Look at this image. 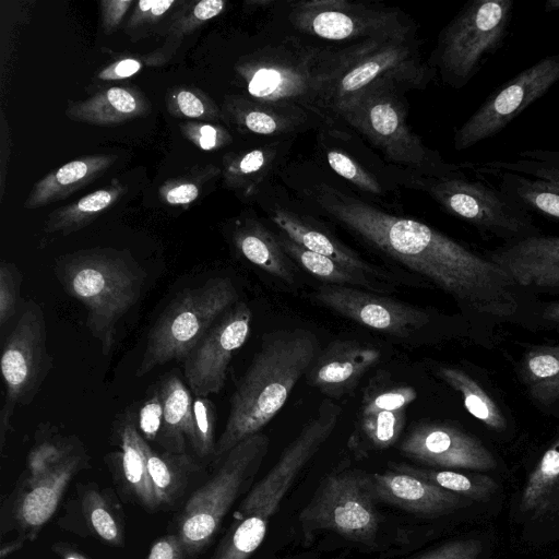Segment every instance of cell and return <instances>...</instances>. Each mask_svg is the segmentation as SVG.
Wrapping results in <instances>:
<instances>
[{
    "label": "cell",
    "mask_w": 559,
    "mask_h": 559,
    "mask_svg": "<svg viewBox=\"0 0 559 559\" xmlns=\"http://www.w3.org/2000/svg\"><path fill=\"white\" fill-rule=\"evenodd\" d=\"M116 156L96 155L72 160L47 175L33 189L25 206L36 209L67 195L88 185L106 170Z\"/></svg>",
    "instance_id": "d4e9b609"
},
{
    "label": "cell",
    "mask_w": 559,
    "mask_h": 559,
    "mask_svg": "<svg viewBox=\"0 0 559 559\" xmlns=\"http://www.w3.org/2000/svg\"><path fill=\"white\" fill-rule=\"evenodd\" d=\"M438 374L462 395L464 406L471 415L493 430L506 427V419L492 399L465 371L449 366L438 368Z\"/></svg>",
    "instance_id": "d590c367"
},
{
    "label": "cell",
    "mask_w": 559,
    "mask_h": 559,
    "mask_svg": "<svg viewBox=\"0 0 559 559\" xmlns=\"http://www.w3.org/2000/svg\"><path fill=\"white\" fill-rule=\"evenodd\" d=\"M216 412L209 397L193 399L194 439L191 444L200 459H213L216 448L215 435Z\"/></svg>",
    "instance_id": "b9f144b4"
},
{
    "label": "cell",
    "mask_w": 559,
    "mask_h": 559,
    "mask_svg": "<svg viewBox=\"0 0 559 559\" xmlns=\"http://www.w3.org/2000/svg\"><path fill=\"white\" fill-rule=\"evenodd\" d=\"M558 484L559 438L544 453L537 466L531 473L521 496V510L526 512L540 508Z\"/></svg>",
    "instance_id": "ab89813d"
},
{
    "label": "cell",
    "mask_w": 559,
    "mask_h": 559,
    "mask_svg": "<svg viewBox=\"0 0 559 559\" xmlns=\"http://www.w3.org/2000/svg\"><path fill=\"white\" fill-rule=\"evenodd\" d=\"M369 483L376 500L415 514H447L463 504L462 496L394 469L370 474Z\"/></svg>",
    "instance_id": "44dd1931"
},
{
    "label": "cell",
    "mask_w": 559,
    "mask_h": 559,
    "mask_svg": "<svg viewBox=\"0 0 559 559\" xmlns=\"http://www.w3.org/2000/svg\"><path fill=\"white\" fill-rule=\"evenodd\" d=\"M324 51L271 48L246 70L248 93L257 100L316 112Z\"/></svg>",
    "instance_id": "5bb4252c"
},
{
    "label": "cell",
    "mask_w": 559,
    "mask_h": 559,
    "mask_svg": "<svg viewBox=\"0 0 559 559\" xmlns=\"http://www.w3.org/2000/svg\"><path fill=\"white\" fill-rule=\"evenodd\" d=\"M147 468L152 485L162 504L173 503L188 485L190 476L200 466L189 454L157 452L148 444L146 447Z\"/></svg>",
    "instance_id": "f1b7e54d"
},
{
    "label": "cell",
    "mask_w": 559,
    "mask_h": 559,
    "mask_svg": "<svg viewBox=\"0 0 559 559\" xmlns=\"http://www.w3.org/2000/svg\"><path fill=\"white\" fill-rule=\"evenodd\" d=\"M269 445V437L262 432L246 438L187 500L178 519L177 535L188 557L197 556L213 540L225 515L259 471Z\"/></svg>",
    "instance_id": "8992f818"
},
{
    "label": "cell",
    "mask_w": 559,
    "mask_h": 559,
    "mask_svg": "<svg viewBox=\"0 0 559 559\" xmlns=\"http://www.w3.org/2000/svg\"><path fill=\"white\" fill-rule=\"evenodd\" d=\"M22 273L7 262L0 265V326L3 329L16 312L20 301Z\"/></svg>",
    "instance_id": "bcb514c9"
},
{
    "label": "cell",
    "mask_w": 559,
    "mask_h": 559,
    "mask_svg": "<svg viewBox=\"0 0 559 559\" xmlns=\"http://www.w3.org/2000/svg\"><path fill=\"white\" fill-rule=\"evenodd\" d=\"M416 399L417 392L413 386L395 383L388 372L381 371L367 384L359 415L407 408Z\"/></svg>",
    "instance_id": "74e56055"
},
{
    "label": "cell",
    "mask_w": 559,
    "mask_h": 559,
    "mask_svg": "<svg viewBox=\"0 0 559 559\" xmlns=\"http://www.w3.org/2000/svg\"><path fill=\"white\" fill-rule=\"evenodd\" d=\"M485 171H493V175L499 178V189L525 211H534L546 217L559 219L558 186L511 171L491 169H485Z\"/></svg>",
    "instance_id": "4dcf8cb0"
},
{
    "label": "cell",
    "mask_w": 559,
    "mask_h": 559,
    "mask_svg": "<svg viewBox=\"0 0 559 559\" xmlns=\"http://www.w3.org/2000/svg\"><path fill=\"white\" fill-rule=\"evenodd\" d=\"M513 0L468 2L443 28L435 52L441 76L461 88L478 72L481 61L507 37Z\"/></svg>",
    "instance_id": "9c48e42d"
},
{
    "label": "cell",
    "mask_w": 559,
    "mask_h": 559,
    "mask_svg": "<svg viewBox=\"0 0 559 559\" xmlns=\"http://www.w3.org/2000/svg\"><path fill=\"white\" fill-rule=\"evenodd\" d=\"M270 217L284 236L302 248L330 258L379 282L389 280L388 274L382 270L364 260L353 249L302 215L286 209L275 207L271 210Z\"/></svg>",
    "instance_id": "603a6c76"
},
{
    "label": "cell",
    "mask_w": 559,
    "mask_h": 559,
    "mask_svg": "<svg viewBox=\"0 0 559 559\" xmlns=\"http://www.w3.org/2000/svg\"><path fill=\"white\" fill-rule=\"evenodd\" d=\"M251 321L250 307L238 301L182 359L183 376L194 397L222 391L231 358L250 334Z\"/></svg>",
    "instance_id": "2e32d148"
},
{
    "label": "cell",
    "mask_w": 559,
    "mask_h": 559,
    "mask_svg": "<svg viewBox=\"0 0 559 559\" xmlns=\"http://www.w3.org/2000/svg\"><path fill=\"white\" fill-rule=\"evenodd\" d=\"M369 475L343 472L328 476L300 513L304 534L334 532L346 539L371 543L379 528Z\"/></svg>",
    "instance_id": "7c38bea8"
},
{
    "label": "cell",
    "mask_w": 559,
    "mask_h": 559,
    "mask_svg": "<svg viewBox=\"0 0 559 559\" xmlns=\"http://www.w3.org/2000/svg\"><path fill=\"white\" fill-rule=\"evenodd\" d=\"M481 168L516 173L559 187V151H524L515 162L495 160L484 164Z\"/></svg>",
    "instance_id": "60d3db41"
},
{
    "label": "cell",
    "mask_w": 559,
    "mask_h": 559,
    "mask_svg": "<svg viewBox=\"0 0 559 559\" xmlns=\"http://www.w3.org/2000/svg\"><path fill=\"white\" fill-rule=\"evenodd\" d=\"M342 408L322 400L269 473L250 490L233 514L230 526L210 559H249L263 543L271 518L299 473L335 430Z\"/></svg>",
    "instance_id": "277c9868"
},
{
    "label": "cell",
    "mask_w": 559,
    "mask_h": 559,
    "mask_svg": "<svg viewBox=\"0 0 559 559\" xmlns=\"http://www.w3.org/2000/svg\"><path fill=\"white\" fill-rule=\"evenodd\" d=\"M142 111L143 103L136 95L122 87H110L73 106L69 116L88 123L111 124L139 116Z\"/></svg>",
    "instance_id": "1f68e13d"
},
{
    "label": "cell",
    "mask_w": 559,
    "mask_h": 559,
    "mask_svg": "<svg viewBox=\"0 0 559 559\" xmlns=\"http://www.w3.org/2000/svg\"><path fill=\"white\" fill-rule=\"evenodd\" d=\"M312 201L365 243L466 307L499 317L516 310L513 282L503 270L433 227L388 213L326 183L312 190Z\"/></svg>",
    "instance_id": "6da1fadb"
},
{
    "label": "cell",
    "mask_w": 559,
    "mask_h": 559,
    "mask_svg": "<svg viewBox=\"0 0 559 559\" xmlns=\"http://www.w3.org/2000/svg\"><path fill=\"white\" fill-rule=\"evenodd\" d=\"M141 69V62L135 59H122L107 69H105L99 78L103 80H119L130 78Z\"/></svg>",
    "instance_id": "f907efd6"
},
{
    "label": "cell",
    "mask_w": 559,
    "mask_h": 559,
    "mask_svg": "<svg viewBox=\"0 0 559 559\" xmlns=\"http://www.w3.org/2000/svg\"><path fill=\"white\" fill-rule=\"evenodd\" d=\"M174 4L173 0H164V1H155V4L153 5L151 13L155 16L162 15L165 13L170 5Z\"/></svg>",
    "instance_id": "91938a15"
},
{
    "label": "cell",
    "mask_w": 559,
    "mask_h": 559,
    "mask_svg": "<svg viewBox=\"0 0 559 559\" xmlns=\"http://www.w3.org/2000/svg\"><path fill=\"white\" fill-rule=\"evenodd\" d=\"M132 3L129 0H114L105 1V24L108 27H112L119 23L128 7Z\"/></svg>",
    "instance_id": "db71d44e"
},
{
    "label": "cell",
    "mask_w": 559,
    "mask_h": 559,
    "mask_svg": "<svg viewBox=\"0 0 559 559\" xmlns=\"http://www.w3.org/2000/svg\"><path fill=\"white\" fill-rule=\"evenodd\" d=\"M513 284L559 287V236L534 235L509 242L489 258Z\"/></svg>",
    "instance_id": "ffe728a7"
},
{
    "label": "cell",
    "mask_w": 559,
    "mask_h": 559,
    "mask_svg": "<svg viewBox=\"0 0 559 559\" xmlns=\"http://www.w3.org/2000/svg\"><path fill=\"white\" fill-rule=\"evenodd\" d=\"M60 556H62V559H87L81 554L73 551L71 549H61Z\"/></svg>",
    "instance_id": "94428289"
},
{
    "label": "cell",
    "mask_w": 559,
    "mask_h": 559,
    "mask_svg": "<svg viewBox=\"0 0 559 559\" xmlns=\"http://www.w3.org/2000/svg\"><path fill=\"white\" fill-rule=\"evenodd\" d=\"M224 5L225 2L222 0H203L194 7L193 15L200 21H206L218 15Z\"/></svg>",
    "instance_id": "11a10c76"
},
{
    "label": "cell",
    "mask_w": 559,
    "mask_h": 559,
    "mask_svg": "<svg viewBox=\"0 0 559 559\" xmlns=\"http://www.w3.org/2000/svg\"><path fill=\"white\" fill-rule=\"evenodd\" d=\"M154 4H155V1H154V0H141V1H139V3H138L139 9H140L142 12L151 11Z\"/></svg>",
    "instance_id": "6125c7cd"
},
{
    "label": "cell",
    "mask_w": 559,
    "mask_h": 559,
    "mask_svg": "<svg viewBox=\"0 0 559 559\" xmlns=\"http://www.w3.org/2000/svg\"><path fill=\"white\" fill-rule=\"evenodd\" d=\"M307 111L296 106L259 100L240 103L235 107V114L245 129L255 134L271 136L300 129L307 121Z\"/></svg>",
    "instance_id": "f546056e"
},
{
    "label": "cell",
    "mask_w": 559,
    "mask_h": 559,
    "mask_svg": "<svg viewBox=\"0 0 559 559\" xmlns=\"http://www.w3.org/2000/svg\"><path fill=\"white\" fill-rule=\"evenodd\" d=\"M82 511L91 530L105 543L122 546L123 524L106 496L97 488H87L82 493Z\"/></svg>",
    "instance_id": "f35d334b"
},
{
    "label": "cell",
    "mask_w": 559,
    "mask_h": 559,
    "mask_svg": "<svg viewBox=\"0 0 559 559\" xmlns=\"http://www.w3.org/2000/svg\"><path fill=\"white\" fill-rule=\"evenodd\" d=\"M325 157L335 174L359 190L372 194H382L383 190L377 178L346 153L331 148L326 150Z\"/></svg>",
    "instance_id": "ee69618b"
},
{
    "label": "cell",
    "mask_w": 559,
    "mask_h": 559,
    "mask_svg": "<svg viewBox=\"0 0 559 559\" xmlns=\"http://www.w3.org/2000/svg\"><path fill=\"white\" fill-rule=\"evenodd\" d=\"M157 386L163 403V424L156 441L167 452L185 453L187 441L192 444L194 439L191 391L174 373L164 377Z\"/></svg>",
    "instance_id": "cb8c5ba5"
},
{
    "label": "cell",
    "mask_w": 559,
    "mask_h": 559,
    "mask_svg": "<svg viewBox=\"0 0 559 559\" xmlns=\"http://www.w3.org/2000/svg\"><path fill=\"white\" fill-rule=\"evenodd\" d=\"M121 188H109L94 191L76 203L59 209L49 216L46 230L49 233L74 231L96 218V215L109 207L118 198Z\"/></svg>",
    "instance_id": "8d00e7d4"
},
{
    "label": "cell",
    "mask_w": 559,
    "mask_h": 559,
    "mask_svg": "<svg viewBox=\"0 0 559 559\" xmlns=\"http://www.w3.org/2000/svg\"><path fill=\"white\" fill-rule=\"evenodd\" d=\"M521 372L535 400L544 404L559 401V345L532 348L525 354Z\"/></svg>",
    "instance_id": "d6a6232c"
},
{
    "label": "cell",
    "mask_w": 559,
    "mask_h": 559,
    "mask_svg": "<svg viewBox=\"0 0 559 559\" xmlns=\"http://www.w3.org/2000/svg\"><path fill=\"white\" fill-rule=\"evenodd\" d=\"M406 457L444 468L488 471L497 466L491 452L474 436L443 421L414 424L400 444Z\"/></svg>",
    "instance_id": "ac0fdd59"
},
{
    "label": "cell",
    "mask_w": 559,
    "mask_h": 559,
    "mask_svg": "<svg viewBox=\"0 0 559 559\" xmlns=\"http://www.w3.org/2000/svg\"><path fill=\"white\" fill-rule=\"evenodd\" d=\"M199 189L193 183H182L166 193V200L170 204H187L197 199Z\"/></svg>",
    "instance_id": "f5cc1de1"
},
{
    "label": "cell",
    "mask_w": 559,
    "mask_h": 559,
    "mask_svg": "<svg viewBox=\"0 0 559 559\" xmlns=\"http://www.w3.org/2000/svg\"><path fill=\"white\" fill-rule=\"evenodd\" d=\"M177 104L180 111L187 117L198 118L204 114L203 103L191 92L181 91L178 93Z\"/></svg>",
    "instance_id": "816d5d0a"
},
{
    "label": "cell",
    "mask_w": 559,
    "mask_h": 559,
    "mask_svg": "<svg viewBox=\"0 0 559 559\" xmlns=\"http://www.w3.org/2000/svg\"><path fill=\"white\" fill-rule=\"evenodd\" d=\"M313 298L344 318L393 336H408L429 321L424 309L367 289L325 284Z\"/></svg>",
    "instance_id": "e0dca14e"
},
{
    "label": "cell",
    "mask_w": 559,
    "mask_h": 559,
    "mask_svg": "<svg viewBox=\"0 0 559 559\" xmlns=\"http://www.w3.org/2000/svg\"><path fill=\"white\" fill-rule=\"evenodd\" d=\"M238 301L239 294L227 277H213L183 290L152 326L135 376L141 378L173 359L182 360Z\"/></svg>",
    "instance_id": "52a82bcc"
},
{
    "label": "cell",
    "mask_w": 559,
    "mask_h": 559,
    "mask_svg": "<svg viewBox=\"0 0 559 559\" xmlns=\"http://www.w3.org/2000/svg\"><path fill=\"white\" fill-rule=\"evenodd\" d=\"M188 555L176 534L163 536L154 542L146 559H187Z\"/></svg>",
    "instance_id": "681fc988"
},
{
    "label": "cell",
    "mask_w": 559,
    "mask_h": 559,
    "mask_svg": "<svg viewBox=\"0 0 559 559\" xmlns=\"http://www.w3.org/2000/svg\"><path fill=\"white\" fill-rule=\"evenodd\" d=\"M433 71L423 62L412 35L366 39L322 60L316 112L334 118L362 94L380 88H424Z\"/></svg>",
    "instance_id": "3957f363"
},
{
    "label": "cell",
    "mask_w": 559,
    "mask_h": 559,
    "mask_svg": "<svg viewBox=\"0 0 559 559\" xmlns=\"http://www.w3.org/2000/svg\"><path fill=\"white\" fill-rule=\"evenodd\" d=\"M559 81V53L538 60L495 91L457 129L454 148L467 150L504 129Z\"/></svg>",
    "instance_id": "9a60e30c"
},
{
    "label": "cell",
    "mask_w": 559,
    "mask_h": 559,
    "mask_svg": "<svg viewBox=\"0 0 559 559\" xmlns=\"http://www.w3.org/2000/svg\"><path fill=\"white\" fill-rule=\"evenodd\" d=\"M163 424V403L158 386L154 389L139 411L136 427L146 441H156Z\"/></svg>",
    "instance_id": "7dc6e473"
},
{
    "label": "cell",
    "mask_w": 559,
    "mask_h": 559,
    "mask_svg": "<svg viewBox=\"0 0 559 559\" xmlns=\"http://www.w3.org/2000/svg\"><path fill=\"white\" fill-rule=\"evenodd\" d=\"M544 318L559 326V302L546 308Z\"/></svg>",
    "instance_id": "680465c9"
},
{
    "label": "cell",
    "mask_w": 559,
    "mask_h": 559,
    "mask_svg": "<svg viewBox=\"0 0 559 559\" xmlns=\"http://www.w3.org/2000/svg\"><path fill=\"white\" fill-rule=\"evenodd\" d=\"M288 17L299 32L334 41L412 35L399 10L347 0L298 1Z\"/></svg>",
    "instance_id": "4fadbf2b"
},
{
    "label": "cell",
    "mask_w": 559,
    "mask_h": 559,
    "mask_svg": "<svg viewBox=\"0 0 559 559\" xmlns=\"http://www.w3.org/2000/svg\"><path fill=\"white\" fill-rule=\"evenodd\" d=\"M85 461V455L76 451L48 473L26 478V488L15 507V518L25 537L33 539L53 515L66 488Z\"/></svg>",
    "instance_id": "7402d4cb"
},
{
    "label": "cell",
    "mask_w": 559,
    "mask_h": 559,
    "mask_svg": "<svg viewBox=\"0 0 559 559\" xmlns=\"http://www.w3.org/2000/svg\"><path fill=\"white\" fill-rule=\"evenodd\" d=\"M481 543L477 539H456L445 543L414 559H477Z\"/></svg>",
    "instance_id": "c3c4849f"
},
{
    "label": "cell",
    "mask_w": 559,
    "mask_h": 559,
    "mask_svg": "<svg viewBox=\"0 0 559 559\" xmlns=\"http://www.w3.org/2000/svg\"><path fill=\"white\" fill-rule=\"evenodd\" d=\"M118 432L124 479L139 501L147 510H155L159 507V502L147 468L146 447L148 443L136 427L134 413L126 414Z\"/></svg>",
    "instance_id": "4316f807"
},
{
    "label": "cell",
    "mask_w": 559,
    "mask_h": 559,
    "mask_svg": "<svg viewBox=\"0 0 559 559\" xmlns=\"http://www.w3.org/2000/svg\"><path fill=\"white\" fill-rule=\"evenodd\" d=\"M217 130L210 124L200 128L199 144L203 150H212L217 144Z\"/></svg>",
    "instance_id": "9f6ffc18"
},
{
    "label": "cell",
    "mask_w": 559,
    "mask_h": 559,
    "mask_svg": "<svg viewBox=\"0 0 559 559\" xmlns=\"http://www.w3.org/2000/svg\"><path fill=\"white\" fill-rule=\"evenodd\" d=\"M55 272L66 293L85 307L86 326L108 355L118 322L140 298L144 271L120 252L90 250L63 257Z\"/></svg>",
    "instance_id": "5b68a950"
},
{
    "label": "cell",
    "mask_w": 559,
    "mask_h": 559,
    "mask_svg": "<svg viewBox=\"0 0 559 559\" xmlns=\"http://www.w3.org/2000/svg\"><path fill=\"white\" fill-rule=\"evenodd\" d=\"M381 358L378 348L357 341H334L321 349L305 378L329 399H340Z\"/></svg>",
    "instance_id": "d6986e66"
},
{
    "label": "cell",
    "mask_w": 559,
    "mask_h": 559,
    "mask_svg": "<svg viewBox=\"0 0 559 559\" xmlns=\"http://www.w3.org/2000/svg\"><path fill=\"white\" fill-rule=\"evenodd\" d=\"M70 439L44 441L32 449L27 459V478L39 477L75 453Z\"/></svg>",
    "instance_id": "7bdbcfd3"
},
{
    "label": "cell",
    "mask_w": 559,
    "mask_h": 559,
    "mask_svg": "<svg viewBox=\"0 0 559 559\" xmlns=\"http://www.w3.org/2000/svg\"><path fill=\"white\" fill-rule=\"evenodd\" d=\"M545 12H555L559 11V0H548L545 3Z\"/></svg>",
    "instance_id": "be15d7a7"
},
{
    "label": "cell",
    "mask_w": 559,
    "mask_h": 559,
    "mask_svg": "<svg viewBox=\"0 0 559 559\" xmlns=\"http://www.w3.org/2000/svg\"><path fill=\"white\" fill-rule=\"evenodd\" d=\"M404 91L380 87L369 91L340 109L341 119L369 140L391 162L424 171L431 177L455 173L412 131L406 121Z\"/></svg>",
    "instance_id": "ba28073f"
},
{
    "label": "cell",
    "mask_w": 559,
    "mask_h": 559,
    "mask_svg": "<svg viewBox=\"0 0 559 559\" xmlns=\"http://www.w3.org/2000/svg\"><path fill=\"white\" fill-rule=\"evenodd\" d=\"M320 350L318 336L308 329H280L263 335L231 395L228 418L216 442L215 464L277 415Z\"/></svg>",
    "instance_id": "7a4b0ae2"
},
{
    "label": "cell",
    "mask_w": 559,
    "mask_h": 559,
    "mask_svg": "<svg viewBox=\"0 0 559 559\" xmlns=\"http://www.w3.org/2000/svg\"><path fill=\"white\" fill-rule=\"evenodd\" d=\"M421 186L448 213L479 230L510 242L538 235L527 212L500 189L456 173L428 177Z\"/></svg>",
    "instance_id": "30bf717a"
},
{
    "label": "cell",
    "mask_w": 559,
    "mask_h": 559,
    "mask_svg": "<svg viewBox=\"0 0 559 559\" xmlns=\"http://www.w3.org/2000/svg\"><path fill=\"white\" fill-rule=\"evenodd\" d=\"M0 364L5 386L0 411L2 451L15 407L32 403L52 368V359L47 349L45 316L39 305L31 301L25 306L4 344Z\"/></svg>",
    "instance_id": "8fae6325"
},
{
    "label": "cell",
    "mask_w": 559,
    "mask_h": 559,
    "mask_svg": "<svg viewBox=\"0 0 559 559\" xmlns=\"http://www.w3.org/2000/svg\"><path fill=\"white\" fill-rule=\"evenodd\" d=\"M235 243L252 264L288 285L295 284L293 260L284 251L278 237L261 223L253 221L240 226L235 234Z\"/></svg>",
    "instance_id": "484cf974"
},
{
    "label": "cell",
    "mask_w": 559,
    "mask_h": 559,
    "mask_svg": "<svg viewBox=\"0 0 559 559\" xmlns=\"http://www.w3.org/2000/svg\"><path fill=\"white\" fill-rule=\"evenodd\" d=\"M277 152V145L271 144L243 154L230 168L233 178L245 181L249 178L263 177L273 166Z\"/></svg>",
    "instance_id": "f6af8a7d"
},
{
    "label": "cell",
    "mask_w": 559,
    "mask_h": 559,
    "mask_svg": "<svg viewBox=\"0 0 559 559\" xmlns=\"http://www.w3.org/2000/svg\"><path fill=\"white\" fill-rule=\"evenodd\" d=\"M392 469L427 480L433 485L474 500L488 499L498 488L497 483L481 474H465L450 469H433L405 463L391 464Z\"/></svg>",
    "instance_id": "836d02e7"
},
{
    "label": "cell",
    "mask_w": 559,
    "mask_h": 559,
    "mask_svg": "<svg viewBox=\"0 0 559 559\" xmlns=\"http://www.w3.org/2000/svg\"><path fill=\"white\" fill-rule=\"evenodd\" d=\"M405 425L406 408L359 415L349 445L354 449H388L396 443Z\"/></svg>",
    "instance_id": "e575fe53"
},
{
    "label": "cell",
    "mask_w": 559,
    "mask_h": 559,
    "mask_svg": "<svg viewBox=\"0 0 559 559\" xmlns=\"http://www.w3.org/2000/svg\"><path fill=\"white\" fill-rule=\"evenodd\" d=\"M277 237L284 251L293 261L329 285L355 287L378 294L390 290V284L388 283L373 280L330 258L309 251L283 234Z\"/></svg>",
    "instance_id": "83f0119b"
},
{
    "label": "cell",
    "mask_w": 559,
    "mask_h": 559,
    "mask_svg": "<svg viewBox=\"0 0 559 559\" xmlns=\"http://www.w3.org/2000/svg\"><path fill=\"white\" fill-rule=\"evenodd\" d=\"M26 539L25 536H20L19 538L11 540L7 544H3L0 549V557L1 559H5L7 556L11 555L12 552L20 549Z\"/></svg>",
    "instance_id": "6f0895ef"
}]
</instances>
